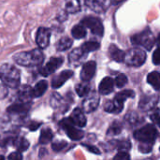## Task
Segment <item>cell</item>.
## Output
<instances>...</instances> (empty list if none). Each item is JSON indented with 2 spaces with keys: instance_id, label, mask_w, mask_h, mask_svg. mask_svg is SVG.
<instances>
[{
  "instance_id": "cell-8",
  "label": "cell",
  "mask_w": 160,
  "mask_h": 160,
  "mask_svg": "<svg viewBox=\"0 0 160 160\" xmlns=\"http://www.w3.org/2000/svg\"><path fill=\"white\" fill-rule=\"evenodd\" d=\"M63 62H64V59L62 57H53V58H51L48 61V63L39 69V73L42 76L47 77V76L51 75L52 72H54L57 68H59L62 66Z\"/></svg>"
},
{
  "instance_id": "cell-2",
  "label": "cell",
  "mask_w": 160,
  "mask_h": 160,
  "mask_svg": "<svg viewBox=\"0 0 160 160\" xmlns=\"http://www.w3.org/2000/svg\"><path fill=\"white\" fill-rule=\"evenodd\" d=\"M14 61L21 66L35 67L40 65L44 60V55L39 50H32L30 52H22L14 55Z\"/></svg>"
},
{
  "instance_id": "cell-1",
  "label": "cell",
  "mask_w": 160,
  "mask_h": 160,
  "mask_svg": "<svg viewBox=\"0 0 160 160\" xmlns=\"http://www.w3.org/2000/svg\"><path fill=\"white\" fill-rule=\"evenodd\" d=\"M0 80L8 87L16 88L21 82V73L14 66L4 64L0 67Z\"/></svg>"
},
{
  "instance_id": "cell-44",
  "label": "cell",
  "mask_w": 160,
  "mask_h": 160,
  "mask_svg": "<svg viewBox=\"0 0 160 160\" xmlns=\"http://www.w3.org/2000/svg\"><path fill=\"white\" fill-rule=\"evenodd\" d=\"M158 126H159L160 128V116L158 118Z\"/></svg>"
},
{
  "instance_id": "cell-3",
  "label": "cell",
  "mask_w": 160,
  "mask_h": 160,
  "mask_svg": "<svg viewBox=\"0 0 160 160\" xmlns=\"http://www.w3.org/2000/svg\"><path fill=\"white\" fill-rule=\"evenodd\" d=\"M158 136V130L153 125H146L143 128L134 132V138L143 143L152 144L155 142Z\"/></svg>"
},
{
  "instance_id": "cell-29",
  "label": "cell",
  "mask_w": 160,
  "mask_h": 160,
  "mask_svg": "<svg viewBox=\"0 0 160 160\" xmlns=\"http://www.w3.org/2000/svg\"><path fill=\"white\" fill-rule=\"evenodd\" d=\"M99 47H100V44L98 41H87V42L83 43L81 48L82 49L83 52L88 53L90 52H94V51L98 50Z\"/></svg>"
},
{
  "instance_id": "cell-30",
  "label": "cell",
  "mask_w": 160,
  "mask_h": 160,
  "mask_svg": "<svg viewBox=\"0 0 160 160\" xmlns=\"http://www.w3.org/2000/svg\"><path fill=\"white\" fill-rule=\"evenodd\" d=\"M135 97V93H134V91H132V90H124V91H122V92H120V93H118L116 96H115V99H117L118 101H120V102H125V100L127 99V98H134Z\"/></svg>"
},
{
  "instance_id": "cell-20",
  "label": "cell",
  "mask_w": 160,
  "mask_h": 160,
  "mask_svg": "<svg viewBox=\"0 0 160 160\" xmlns=\"http://www.w3.org/2000/svg\"><path fill=\"white\" fill-rule=\"evenodd\" d=\"M48 88V82L44 80L38 82L34 88H32V93L34 98H39L41 97L47 90Z\"/></svg>"
},
{
  "instance_id": "cell-10",
  "label": "cell",
  "mask_w": 160,
  "mask_h": 160,
  "mask_svg": "<svg viewBox=\"0 0 160 160\" xmlns=\"http://www.w3.org/2000/svg\"><path fill=\"white\" fill-rule=\"evenodd\" d=\"M51 30L46 27H39L36 35V42L39 48L45 49L50 43Z\"/></svg>"
},
{
  "instance_id": "cell-41",
  "label": "cell",
  "mask_w": 160,
  "mask_h": 160,
  "mask_svg": "<svg viewBox=\"0 0 160 160\" xmlns=\"http://www.w3.org/2000/svg\"><path fill=\"white\" fill-rule=\"evenodd\" d=\"M40 125H41V123H39V122H31L28 126V128L31 131H35L40 127Z\"/></svg>"
},
{
  "instance_id": "cell-6",
  "label": "cell",
  "mask_w": 160,
  "mask_h": 160,
  "mask_svg": "<svg viewBox=\"0 0 160 160\" xmlns=\"http://www.w3.org/2000/svg\"><path fill=\"white\" fill-rule=\"evenodd\" d=\"M61 128L66 131L67 135L72 140V141H80L81 139L83 138L84 133L82 130H80L79 128H76V126L71 122L69 118L63 119L60 122Z\"/></svg>"
},
{
  "instance_id": "cell-23",
  "label": "cell",
  "mask_w": 160,
  "mask_h": 160,
  "mask_svg": "<svg viewBox=\"0 0 160 160\" xmlns=\"http://www.w3.org/2000/svg\"><path fill=\"white\" fill-rule=\"evenodd\" d=\"M72 39L68 38V37H65V38H62L58 40L57 44H56V49L57 51H60V52H64V51H67L68 49H69L71 46H72Z\"/></svg>"
},
{
  "instance_id": "cell-37",
  "label": "cell",
  "mask_w": 160,
  "mask_h": 160,
  "mask_svg": "<svg viewBox=\"0 0 160 160\" xmlns=\"http://www.w3.org/2000/svg\"><path fill=\"white\" fill-rule=\"evenodd\" d=\"M8 94V86L5 85L4 83H0V100L4 99Z\"/></svg>"
},
{
  "instance_id": "cell-19",
  "label": "cell",
  "mask_w": 160,
  "mask_h": 160,
  "mask_svg": "<svg viewBox=\"0 0 160 160\" xmlns=\"http://www.w3.org/2000/svg\"><path fill=\"white\" fill-rule=\"evenodd\" d=\"M18 98L22 102H29V100H31V98H34L32 93V88L27 85L22 86L18 92Z\"/></svg>"
},
{
  "instance_id": "cell-36",
  "label": "cell",
  "mask_w": 160,
  "mask_h": 160,
  "mask_svg": "<svg viewBox=\"0 0 160 160\" xmlns=\"http://www.w3.org/2000/svg\"><path fill=\"white\" fill-rule=\"evenodd\" d=\"M131 148V144L129 142H121L118 143V149L120 151H128Z\"/></svg>"
},
{
  "instance_id": "cell-33",
  "label": "cell",
  "mask_w": 160,
  "mask_h": 160,
  "mask_svg": "<svg viewBox=\"0 0 160 160\" xmlns=\"http://www.w3.org/2000/svg\"><path fill=\"white\" fill-rule=\"evenodd\" d=\"M68 145V143L64 141H61V142H56L54 143H52V148L53 151L55 152H59V151H62L66 146Z\"/></svg>"
},
{
  "instance_id": "cell-15",
  "label": "cell",
  "mask_w": 160,
  "mask_h": 160,
  "mask_svg": "<svg viewBox=\"0 0 160 160\" xmlns=\"http://www.w3.org/2000/svg\"><path fill=\"white\" fill-rule=\"evenodd\" d=\"M69 119L78 128H83V127L86 126V117L83 114L82 111L81 109H79V108L75 109L72 112Z\"/></svg>"
},
{
  "instance_id": "cell-16",
  "label": "cell",
  "mask_w": 160,
  "mask_h": 160,
  "mask_svg": "<svg viewBox=\"0 0 160 160\" xmlns=\"http://www.w3.org/2000/svg\"><path fill=\"white\" fill-rule=\"evenodd\" d=\"M113 86H114V82L113 80L110 77H105L100 84H99V93L101 95H109L113 91Z\"/></svg>"
},
{
  "instance_id": "cell-39",
  "label": "cell",
  "mask_w": 160,
  "mask_h": 160,
  "mask_svg": "<svg viewBox=\"0 0 160 160\" xmlns=\"http://www.w3.org/2000/svg\"><path fill=\"white\" fill-rule=\"evenodd\" d=\"M83 146L88 150V151H90L91 153H93V154H96V155H99L100 154V152H99V150L97 148V147H95V146H93V145H89V144H83Z\"/></svg>"
},
{
  "instance_id": "cell-45",
  "label": "cell",
  "mask_w": 160,
  "mask_h": 160,
  "mask_svg": "<svg viewBox=\"0 0 160 160\" xmlns=\"http://www.w3.org/2000/svg\"><path fill=\"white\" fill-rule=\"evenodd\" d=\"M0 159H4V157H1V156H0Z\"/></svg>"
},
{
  "instance_id": "cell-35",
  "label": "cell",
  "mask_w": 160,
  "mask_h": 160,
  "mask_svg": "<svg viewBox=\"0 0 160 160\" xmlns=\"http://www.w3.org/2000/svg\"><path fill=\"white\" fill-rule=\"evenodd\" d=\"M139 149H140V151H141L142 153H143V154H148V153H150L151 150H152V145L149 144V143H143V142H142V144L140 145Z\"/></svg>"
},
{
  "instance_id": "cell-22",
  "label": "cell",
  "mask_w": 160,
  "mask_h": 160,
  "mask_svg": "<svg viewBox=\"0 0 160 160\" xmlns=\"http://www.w3.org/2000/svg\"><path fill=\"white\" fill-rule=\"evenodd\" d=\"M81 9L79 0H66V11L68 13H77Z\"/></svg>"
},
{
  "instance_id": "cell-24",
  "label": "cell",
  "mask_w": 160,
  "mask_h": 160,
  "mask_svg": "<svg viewBox=\"0 0 160 160\" xmlns=\"http://www.w3.org/2000/svg\"><path fill=\"white\" fill-rule=\"evenodd\" d=\"M71 34L73 36L74 38L77 39H81L82 38H84L86 36V30H85V26H83L82 23L81 24H77L75 25L72 30H71Z\"/></svg>"
},
{
  "instance_id": "cell-27",
  "label": "cell",
  "mask_w": 160,
  "mask_h": 160,
  "mask_svg": "<svg viewBox=\"0 0 160 160\" xmlns=\"http://www.w3.org/2000/svg\"><path fill=\"white\" fill-rule=\"evenodd\" d=\"M82 82H81V83L77 84V86H76V92H77L78 96L81 98L85 97L90 92V85L88 84V82H84V81H82Z\"/></svg>"
},
{
  "instance_id": "cell-18",
  "label": "cell",
  "mask_w": 160,
  "mask_h": 160,
  "mask_svg": "<svg viewBox=\"0 0 160 160\" xmlns=\"http://www.w3.org/2000/svg\"><path fill=\"white\" fill-rule=\"evenodd\" d=\"M109 53H110V57L112 60H114V61H116L118 63H122V62L125 61V55H126V53L122 50H120L117 46H115L113 44L110 46V48H109Z\"/></svg>"
},
{
  "instance_id": "cell-21",
  "label": "cell",
  "mask_w": 160,
  "mask_h": 160,
  "mask_svg": "<svg viewBox=\"0 0 160 160\" xmlns=\"http://www.w3.org/2000/svg\"><path fill=\"white\" fill-rule=\"evenodd\" d=\"M147 82L149 84L152 85V87L156 90L160 89V73L154 71L151 72L147 77Z\"/></svg>"
},
{
  "instance_id": "cell-43",
  "label": "cell",
  "mask_w": 160,
  "mask_h": 160,
  "mask_svg": "<svg viewBox=\"0 0 160 160\" xmlns=\"http://www.w3.org/2000/svg\"><path fill=\"white\" fill-rule=\"evenodd\" d=\"M157 40H158V44L160 46V34L158 35V39H157Z\"/></svg>"
},
{
  "instance_id": "cell-5",
  "label": "cell",
  "mask_w": 160,
  "mask_h": 160,
  "mask_svg": "<svg viewBox=\"0 0 160 160\" xmlns=\"http://www.w3.org/2000/svg\"><path fill=\"white\" fill-rule=\"evenodd\" d=\"M131 41L133 44L142 46L145 49H147L148 51H150L152 49V47L154 46V43H155L154 36L149 29H145L144 31L133 36L131 38Z\"/></svg>"
},
{
  "instance_id": "cell-9",
  "label": "cell",
  "mask_w": 160,
  "mask_h": 160,
  "mask_svg": "<svg viewBox=\"0 0 160 160\" xmlns=\"http://www.w3.org/2000/svg\"><path fill=\"white\" fill-rule=\"evenodd\" d=\"M99 104V97L96 92L88 93L82 102V109L85 112H94Z\"/></svg>"
},
{
  "instance_id": "cell-40",
  "label": "cell",
  "mask_w": 160,
  "mask_h": 160,
  "mask_svg": "<svg viewBox=\"0 0 160 160\" xmlns=\"http://www.w3.org/2000/svg\"><path fill=\"white\" fill-rule=\"evenodd\" d=\"M22 158V155L20 153V152H14V153H11L9 156H8V159H13V160H20Z\"/></svg>"
},
{
  "instance_id": "cell-32",
  "label": "cell",
  "mask_w": 160,
  "mask_h": 160,
  "mask_svg": "<svg viewBox=\"0 0 160 160\" xmlns=\"http://www.w3.org/2000/svg\"><path fill=\"white\" fill-rule=\"evenodd\" d=\"M122 130V127L121 125L119 124V122H114L112 127L109 128L108 130V134H112V135H116V134H119Z\"/></svg>"
},
{
  "instance_id": "cell-31",
  "label": "cell",
  "mask_w": 160,
  "mask_h": 160,
  "mask_svg": "<svg viewBox=\"0 0 160 160\" xmlns=\"http://www.w3.org/2000/svg\"><path fill=\"white\" fill-rule=\"evenodd\" d=\"M128 83V77L125 74H119L115 79V84L118 88L124 87Z\"/></svg>"
},
{
  "instance_id": "cell-42",
  "label": "cell",
  "mask_w": 160,
  "mask_h": 160,
  "mask_svg": "<svg viewBox=\"0 0 160 160\" xmlns=\"http://www.w3.org/2000/svg\"><path fill=\"white\" fill-rule=\"evenodd\" d=\"M121 1H123V0H111V2H112L113 5H117V4H119Z\"/></svg>"
},
{
  "instance_id": "cell-34",
  "label": "cell",
  "mask_w": 160,
  "mask_h": 160,
  "mask_svg": "<svg viewBox=\"0 0 160 160\" xmlns=\"http://www.w3.org/2000/svg\"><path fill=\"white\" fill-rule=\"evenodd\" d=\"M130 158L129 155L126 151H120L114 158L113 159L115 160H128Z\"/></svg>"
},
{
  "instance_id": "cell-7",
  "label": "cell",
  "mask_w": 160,
  "mask_h": 160,
  "mask_svg": "<svg viewBox=\"0 0 160 160\" xmlns=\"http://www.w3.org/2000/svg\"><path fill=\"white\" fill-rule=\"evenodd\" d=\"M81 23L83 26L89 28L93 34L100 36V37L103 35L104 27H103V24H102L101 21L98 18L93 17V16H88V17H85L84 19H82Z\"/></svg>"
},
{
  "instance_id": "cell-38",
  "label": "cell",
  "mask_w": 160,
  "mask_h": 160,
  "mask_svg": "<svg viewBox=\"0 0 160 160\" xmlns=\"http://www.w3.org/2000/svg\"><path fill=\"white\" fill-rule=\"evenodd\" d=\"M153 62L155 65H160V48L157 49L153 54Z\"/></svg>"
},
{
  "instance_id": "cell-28",
  "label": "cell",
  "mask_w": 160,
  "mask_h": 160,
  "mask_svg": "<svg viewBox=\"0 0 160 160\" xmlns=\"http://www.w3.org/2000/svg\"><path fill=\"white\" fill-rule=\"evenodd\" d=\"M14 145L17 148L18 152H24L29 147V142L24 138H17L14 141Z\"/></svg>"
},
{
  "instance_id": "cell-17",
  "label": "cell",
  "mask_w": 160,
  "mask_h": 160,
  "mask_svg": "<svg viewBox=\"0 0 160 160\" xmlns=\"http://www.w3.org/2000/svg\"><path fill=\"white\" fill-rule=\"evenodd\" d=\"M124 107V103L118 101L117 99H113L112 101H107L104 105V110L107 112L111 113H119L122 112Z\"/></svg>"
},
{
  "instance_id": "cell-4",
  "label": "cell",
  "mask_w": 160,
  "mask_h": 160,
  "mask_svg": "<svg viewBox=\"0 0 160 160\" xmlns=\"http://www.w3.org/2000/svg\"><path fill=\"white\" fill-rule=\"evenodd\" d=\"M146 52L140 48H132L128 50L125 55V62L131 67H141L146 60Z\"/></svg>"
},
{
  "instance_id": "cell-14",
  "label": "cell",
  "mask_w": 160,
  "mask_h": 160,
  "mask_svg": "<svg viewBox=\"0 0 160 160\" xmlns=\"http://www.w3.org/2000/svg\"><path fill=\"white\" fill-rule=\"evenodd\" d=\"M31 107L30 102H20V103H15L10 105L7 112L11 114H25L29 111Z\"/></svg>"
},
{
  "instance_id": "cell-13",
  "label": "cell",
  "mask_w": 160,
  "mask_h": 160,
  "mask_svg": "<svg viewBox=\"0 0 160 160\" xmlns=\"http://www.w3.org/2000/svg\"><path fill=\"white\" fill-rule=\"evenodd\" d=\"M72 76H73V71H71V70H64V71H62L60 74L56 75L52 80V88H59V87H61Z\"/></svg>"
},
{
  "instance_id": "cell-26",
  "label": "cell",
  "mask_w": 160,
  "mask_h": 160,
  "mask_svg": "<svg viewBox=\"0 0 160 160\" xmlns=\"http://www.w3.org/2000/svg\"><path fill=\"white\" fill-rule=\"evenodd\" d=\"M85 6L88 7L90 9H92L93 11L95 12H98V13H102L104 11V8H103V6L100 4L99 1L98 0H85Z\"/></svg>"
},
{
  "instance_id": "cell-12",
  "label": "cell",
  "mask_w": 160,
  "mask_h": 160,
  "mask_svg": "<svg viewBox=\"0 0 160 160\" xmlns=\"http://www.w3.org/2000/svg\"><path fill=\"white\" fill-rule=\"evenodd\" d=\"M86 54L87 53L85 52H83L81 47L73 50L69 54V58H68L69 64L73 67H78L85 59Z\"/></svg>"
},
{
  "instance_id": "cell-11",
  "label": "cell",
  "mask_w": 160,
  "mask_h": 160,
  "mask_svg": "<svg viewBox=\"0 0 160 160\" xmlns=\"http://www.w3.org/2000/svg\"><path fill=\"white\" fill-rule=\"evenodd\" d=\"M97 69V64L95 61L86 62L81 71V79L84 82H89L95 75Z\"/></svg>"
},
{
  "instance_id": "cell-25",
  "label": "cell",
  "mask_w": 160,
  "mask_h": 160,
  "mask_svg": "<svg viewBox=\"0 0 160 160\" xmlns=\"http://www.w3.org/2000/svg\"><path fill=\"white\" fill-rule=\"evenodd\" d=\"M53 138V133L52 132V130L50 128H44L41 133H40V137H39V143L41 144H47L49 142H51V141Z\"/></svg>"
}]
</instances>
